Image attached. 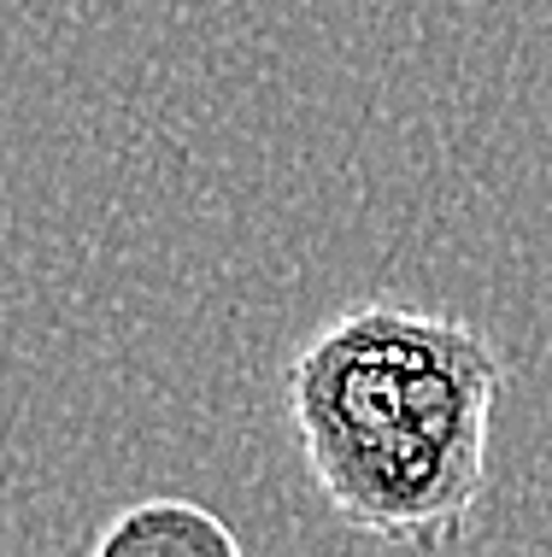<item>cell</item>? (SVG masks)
Segmentation results:
<instances>
[{
    "instance_id": "2",
    "label": "cell",
    "mask_w": 552,
    "mask_h": 557,
    "mask_svg": "<svg viewBox=\"0 0 552 557\" xmlns=\"http://www.w3.org/2000/svg\"><path fill=\"white\" fill-rule=\"evenodd\" d=\"M95 557H247L235 529L194 499H142L118 510Z\"/></svg>"
},
{
    "instance_id": "1",
    "label": "cell",
    "mask_w": 552,
    "mask_h": 557,
    "mask_svg": "<svg viewBox=\"0 0 552 557\" xmlns=\"http://www.w3.org/2000/svg\"><path fill=\"white\" fill-rule=\"evenodd\" d=\"M500 382L482 329L370 299L289 358V417L347 529L441 552L470 534Z\"/></svg>"
}]
</instances>
